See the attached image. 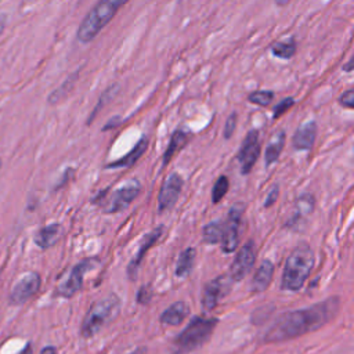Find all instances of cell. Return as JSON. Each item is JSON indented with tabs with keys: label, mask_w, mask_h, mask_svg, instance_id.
Here are the masks:
<instances>
[{
	"label": "cell",
	"mask_w": 354,
	"mask_h": 354,
	"mask_svg": "<svg viewBox=\"0 0 354 354\" xmlns=\"http://www.w3.org/2000/svg\"><path fill=\"white\" fill-rule=\"evenodd\" d=\"M318 126L314 120H308L299 126L292 137V145L297 151H308L313 148L317 138Z\"/></svg>",
	"instance_id": "9a60e30c"
},
{
	"label": "cell",
	"mask_w": 354,
	"mask_h": 354,
	"mask_svg": "<svg viewBox=\"0 0 354 354\" xmlns=\"http://www.w3.org/2000/svg\"><path fill=\"white\" fill-rule=\"evenodd\" d=\"M285 140H286V134L283 130H278L270 137V140L266 145V152H264L266 166H271L278 160V158L285 147Z\"/></svg>",
	"instance_id": "44dd1931"
},
{
	"label": "cell",
	"mask_w": 354,
	"mask_h": 354,
	"mask_svg": "<svg viewBox=\"0 0 354 354\" xmlns=\"http://www.w3.org/2000/svg\"><path fill=\"white\" fill-rule=\"evenodd\" d=\"M274 263L268 259L263 260V263L259 266V268L256 270L253 278H252V282H250V292L252 293H261L264 292L271 281H272V277H274Z\"/></svg>",
	"instance_id": "ac0fdd59"
},
{
	"label": "cell",
	"mask_w": 354,
	"mask_h": 354,
	"mask_svg": "<svg viewBox=\"0 0 354 354\" xmlns=\"http://www.w3.org/2000/svg\"><path fill=\"white\" fill-rule=\"evenodd\" d=\"M339 104L343 108L353 109L354 108V90L348 88V90L343 91V94H340V97H339Z\"/></svg>",
	"instance_id": "4dcf8cb0"
},
{
	"label": "cell",
	"mask_w": 354,
	"mask_h": 354,
	"mask_svg": "<svg viewBox=\"0 0 354 354\" xmlns=\"http://www.w3.org/2000/svg\"><path fill=\"white\" fill-rule=\"evenodd\" d=\"M235 127H236V113L232 112L228 118H227V122H225V126H224V138L228 140L232 137L234 131H235Z\"/></svg>",
	"instance_id": "1f68e13d"
},
{
	"label": "cell",
	"mask_w": 354,
	"mask_h": 354,
	"mask_svg": "<svg viewBox=\"0 0 354 354\" xmlns=\"http://www.w3.org/2000/svg\"><path fill=\"white\" fill-rule=\"evenodd\" d=\"M40 285H41V277L39 272L29 271L21 275L10 290V295H8L10 306L25 304L39 292Z\"/></svg>",
	"instance_id": "9c48e42d"
},
{
	"label": "cell",
	"mask_w": 354,
	"mask_h": 354,
	"mask_svg": "<svg viewBox=\"0 0 354 354\" xmlns=\"http://www.w3.org/2000/svg\"><path fill=\"white\" fill-rule=\"evenodd\" d=\"M40 354H57V348L54 346H46L41 348Z\"/></svg>",
	"instance_id": "8d00e7d4"
},
{
	"label": "cell",
	"mask_w": 354,
	"mask_h": 354,
	"mask_svg": "<svg viewBox=\"0 0 354 354\" xmlns=\"http://www.w3.org/2000/svg\"><path fill=\"white\" fill-rule=\"evenodd\" d=\"M295 105V100L293 97H288L281 100L275 106H274V113H272V119H278L281 118L288 109H290Z\"/></svg>",
	"instance_id": "f546056e"
},
{
	"label": "cell",
	"mask_w": 354,
	"mask_h": 354,
	"mask_svg": "<svg viewBox=\"0 0 354 354\" xmlns=\"http://www.w3.org/2000/svg\"><path fill=\"white\" fill-rule=\"evenodd\" d=\"M340 300L337 296L314 303L310 307L283 313L264 333V343H281L300 337L326 325L339 311Z\"/></svg>",
	"instance_id": "6da1fadb"
},
{
	"label": "cell",
	"mask_w": 354,
	"mask_h": 354,
	"mask_svg": "<svg viewBox=\"0 0 354 354\" xmlns=\"http://www.w3.org/2000/svg\"><path fill=\"white\" fill-rule=\"evenodd\" d=\"M118 91H119V84H116V83L112 84V86H109L106 90L102 91V94H101L100 98H98V102L95 104V106H94L91 115H90L88 119H87V124H91V123H93V120H94V118L97 116V113H98L109 101H112V98L118 94Z\"/></svg>",
	"instance_id": "4316f807"
},
{
	"label": "cell",
	"mask_w": 354,
	"mask_h": 354,
	"mask_svg": "<svg viewBox=\"0 0 354 354\" xmlns=\"http://www.w3.org/2000/svg\"><path fill=\"white\" fill-rule=\"evenodd\" d=\"M278 191H279L278 185H274V187L271 188V191L268 192V195H267V198H266V201H264V207H270V206L274 205V202H275L277 198H278Z\"/></svg>",
	"instance_id": "d6a6232c"
},
{
	"label": "cell",
	"mask_w": 354,
	"mask_h": 354,
	"mask_svg": "<svg viewBox=\"0 0 354 354\" xmlns=\"http://www.w3.org/2000/svg\"><path fill=\"white\" fill-rule=\"evenodd\" d=\"M18 354H32V344H30V343H26V344L24 346V348H22Z\"/></svg>",
	"instance_id": "74e56055"
},
{
	"label": "cell",
	"mask_w": 354,
	"mask_h": 354,
	"mask_svg": "<svg viewBox=\"0 0 354 354\" xmlns=\"http://www.w3.org/2000/svg\"><path fill=\"white\" fill-rule=\"evenodd\" d=\"M256 261V250L253 241H248L236 253L231 267H230V278L232 282L242 281L253 268Z\"/></svg>",
	"instance_id": "8fae6325"
},
{
	"label": "cell",
	"mask_w": 354,
	"mask_h": 354,
	"mask_svg": "<svg viewBox=\"0 0 354 354\" xmlns=\"http://www.w3.org/2000/svg\"><path fill=\"white\" fill-rule=\"evenodd\" d=\"M163 230L165 227L160 224L158 225L155 230H152L151 232H148L147 235H144L140 246H138V250L136 252V254L133 256V259L130 260L129 266H127V277L130 281H134L137 278V274H138V270H140V266L147 254V252L159 241V238L162 236L163 234Z\"/></svg>",
	"instance_id": "5bb4252c"
},
{
	"label": "cell",
	"mask_w": 354,
	"mask_h": 354,
	"mask_svg": "<svg viewBox=\"0 0 354 354\" xmlns=\"http://www.w3.org/2000/svg\"><path fill=\"white\" fill-rule=\"evenodd\" d=\"M147 148H148V138H147L145 136H142V137L136 142V145H134L124 156L116 159L115 162L108 163L105 167H106V169L130 167V166H133V165L144 155V152L147 151Z\"/></svg>",
	"instance_id": "d6986e66"
},
{
	"label": "cell",
	"mask_w": 354,
	"mask_h": 354,
	"mask_svg": "<svg viewBox=\"0 0 354 354\" xmlns=\"http://www.w3.org/2000/svg\"><path fill=\"white\" fill-rule=\"evenodd\" d=\"M77 76H79V71H76L75 73L69 75V76L62 82V84H61L58 88H55V90L48 95V104L55 105V104H58L59 101H62V100L72 91V88L75 87V83H76V80H77Z\"/></svg>",
	"instance_id": "cb8c5ba5"
},
{
	"label": "cell",
	"mask_w": 354,
	"mask_h": 354,
	"mask_svg": "<svg viewBox=\"0 0 354 354\" xmlns=\"http://www.w3.org/2000/svg\"><path fill=\"white\" fill-rule=\"evenodd\" d=\"M248 100H249V102L256 104L259 106H267L274 100V93L268 91V90H256L249 94Z\"/></svg>",
	"instance_id": "f1b7e54d"
},
{
	"label": "cell",
	"mask_w": 354,
	"mask_h": 354,
	"mask_svg": "<svg viewBox=\"0 0 354 354\" xmlns=\"http://www.w3.org/2000/svg\"><path fill=\"white\" fill-rule=\"evenodd\" d=\"M183 184H184V180L178 173H171L167 176V178L162 184V187L159 189V195H158L159 213L170 210L176 205L177 199L180 196V192L183 189Z\"/></svg>",
	"instance_id": "4fadbf2b"
},
{
	"label": "cell",
	"mask_w": 354,
	"mask_h": 354,
	"mask_svg": "<svg viewBox=\"0 0 354 354\" xmlns=\"http://www.w3.org/2000/svg\"><path fill=\"white\" fill-rule=\"evenodd\" d=\"M6 25H7V15L6 14H0V36L3 35V32L6 29Z\"/></svg>",
	"instance_id": "d590c367"
},
{
	"label": "cell",
	"mask_w": 354,
	"mask_h": 354,
	"mask_svg": "<svg viewBox=\"0 0 354 354\" xmlns=\"http://www.w3.org/2000/svg\"><path fill=\"white\" fill-rule=\"evenodd\" d=\"M230 188V181L227 176H220L216 183L213 184V189H212V202L213 203H218L225 194L228 192Z\"/></svg>",
	"instance_id": "83f0119b"
},
{
	"label": "cell",
	"mask_w": 354,
	"mask_h": 354,
	"mask_svg": "<svg viewBox=\"0 0 354 354\" xmlns=\"http://www.w3.org/2000/svg\"><path fill=\"white\" fill-rule=\"evenodd\" d=\"M141 184L137 178L129 180L116 189H113L106 199V202L102 205V212L108 214L119 213L129 207V205L140 195L141 192Z\"/></svg>",
	"instance_id": "8992f818"
},
{
	"label": "cell",
	"mask_w": 354,
	"mask_h": 354,
	"mask_svg": "<svg viewBox=\"0 0 354 354\" xmlns=\"http://www.w3.org/2000/svg\"><path fill=\"white\" fill-rule=\"evenodd\" d=\"M289 1H290V0H275V4H277V6H281V7H282V6H286V4L289 3Z\"/></svg>",
	"instance_id": "ab89813d"
},
{
	"label": "cell",
	"mask_w": 354,
	"mask_h": 354,
	"mask_svg": "<svg viewBox=\"0 0 354 354\" xmlns=\"http://www.w3.org/2000/svg\"><path fill=\"white\" fill-rule=\"evenodd\" d=\"M217 322V318L212 317H192L188 325L174 337V354H187L201 347L212 336Z\"/></svg>",
	"instance_id": "277c9868"
},
{
	"label": "cell",
	"mask_w": 354,
	"mask_h": 354,
	"mask_svg": "<svg viewBox=\"0 0 354 354\" xmlns=\"http://www.w3.org/2000/svg\"><path fill=\"white\" fill-rule=\"evenodd\" d=\"M271 53L274 57L281 58V59H289L296 54L297 44L293 39L285 40V41H277L271 46Z\"/></svg>",
	"instance_id": "484cf974"
},
{
	"label": "cell",
	"mask_w": 354,
	"mask_h": 354,
	"mask_svg": "<svg viewBox=\"0 0 354 354\" xmlns=\"http://www.w3.org/2000/svg\"><path fill=\"white\" fill-rule=\"evenodd\" d=\"M232 279L230 275H220L212 281H209L203 288L202 295V306L206 311L217 307L220 300L230 292Z\"/></svg>",
	"instance_id": "7c38bea8"
},
{
	"label": "cell",
	"mask_w": 354,
	"mask_h": 354,
	"mask_svg": "<svg viewBox=\"0 0 354 354\" xmlns=\"http://www.w3.org/2000/svg\"><path fill=\"white\" fill-rule=\"evenodd\" d=\"M343 69H344L346 72H351V71H353V59H351V58L348 59V62L344 65Z\"/></svg>",
	"instance_id": "f35d334b"
},
{
	"label": "cell",
	"mask_w": 354,
	"mask_h": 354,
	"mask_svg": "<svg viewBox=\"0 0 354 354\" xmlns=\"http://www.w3.org/2000/svg\"><path fill=\"white\" fill-rule=\"evenodd\" d=\"M223 228H224V224L221 220H213L207 223L202 230L203 242L207 245L220 243L223 238Z\"/></svg>",
	"instance_id": "d4e9b609"
},
{
	"label": "cell",
	"mask_w": 354,
	"mask_h": 354,
	"mask_svg": "<svg viewBox=\"0 0 354 354\" xmlns=\"http://www.w3.org/2000/svg\"><path fill=\"white\" fill-rule=\"evenodd\" d=\"M315 257L313 249L301 243L296 246L290 254L286 257L282 278H281V288L288 292H297L303 288L304 282L310 277L314 268Z\"/></svg>",
	"instance_id": "7a4b0ae2"
},
{
	"label": "cell",
	"mask_w": 354,
	"mask_h": 354,
	"mask_svg": "<svg viewBox=\"0 0 354 354\" xmlns=\"http://www.w3.org/2000/svg\"><path fill=\"white\" fill-rule=\"evenodd\" d=\"M119 120H120V118H119V116H115V118H112V119H111V120H108V123H106V124L102 127V130L105 131V130H108V129H113L115 126H118V124L120 123Z\"/></svg>",
	"instance_id": "e575fe53"
},
{
	"label": "cell",
	"mask_w": 354,
	"mask_h": 354,
	"mask_svg": "<svg viewBox=\"0 0 354 354\" xmlns=\"http://www.w3.org/2000/svg\"><path fill=\"white\" fill-rule=\"evenodd\" d=\"M245 212V205L241 202L234 203L227 214L225 221H223V238H221V250L224 253H232L239 242V227L242 223V216Z\"/></svg>",
	"instance_id": "52a82bcc"
},
{
	"label": "cell",
	"mask_w": 354,
	"mask_h": 354,
	"mask_svg": "<svg viewBox=\"0 0 354 354\" xmlns=\"http://www.w3.org/2000/svg\"><path fill=\"white\" fill-rule=\"evenodd\" d=\"M120 313V300L115 293H111L95 301L87 311L82 322V336L84 339L93 337L106 324L112 322Z\"/></svg>",
	"instance_id": "5b68a950"
},
{
	"label": "cell",
	"mask_w": 354,
	"mask_h": 354,
	"mask_svg": "<svg viewBox=\"0 0 354 354\" xmlns=\"http://www.w3.org/2000/svg\"><path fill=\"white\" fill-rule=\"evenodd\" d=\"M195 256H196V250L195 248H185L180 254H178V259H177V263H176V277L178 278H184L187 277L192 267H194V263H195Z\"/></svg>",
	"instance_id": "7402d4cb"
},
{
	"label": "cell",
	"mask_w": 354,
	"mask_h": 354,
	"mask_svg": "<svg viewBox=\"0 0 354 354\" xmlns=\"http://www.w3.org/2000/svg\"><path fill=\"white\" fill-rule=\"evenodd\" d=\"M314 205H315V201L311 194L300 195L295 202V209H293L290 218L286 223V227L288 228L297 227L304 218H307L313 213Z\"/></svg>",
	"instance_id": "e0dca14e"
},
{
	"label": "cell",
	"mask_w": 354,
	"mask_h": 354,
	"mask_svg": "<svg viewBox=\"0 0 354 354\" xmlns=\"http://www.w3.org/2000/svg\"><path fill=\"white\" fill-rule=\"evenodd\" d=\"M187 141H188V136H187V133L183 131V130H176V131L171 134L170 141H169V145H167V148H166V151H165V153H163V165H165V166L171 160V158H173L178 151H181V149L184 148V145L187 144Z\"/></svg>",
	"instance_id": "603a6c76"
},
{
	"label": "cell",
	"mask_w": 354,
	"mask_h": 354,
	"mask_svg": "<svg viewBox=\"0 0 354 354\" xmlns=\"http://www.w3.org/2000/svg\"><path fill=\"white\" fill-rule=\"evenodd\" d=\"M59 235H61V224L51 223V224H47V225L41 227L40 230H37L33 241H35L36 246L46 250L57 243V241L59 239Z\"/></svg>",
	"instance_id": "ffe728a7"
},
{
	"label": "cell",
	"mask_w": 354,
	"mask_h": 354,
	"mask_svg": "<svg viewBox=\"0 0 354 354\" xmlns=\"http://www.w3.org/2000/svg\"><path fill=\"white\" fill-rule=\"evenodd\" d=\"M148 297H149V293L147 292V288H144V286H142V288L140 289V292H138V297H137V299H138V301H140V303H142V304H144V303H147V301H148Z\"/></svg>",
	"instance_id": "836d02e7"
},
{
	"label": "cell",
	"mask_w": 354,
	"mask_h": 354,
	"mask_svg": "<svg viewBox=\"0 0 354 354\" xmlns=\"http://www.w3.org/2000/svg\"><path fill=\"white\" fill-rule=\"evenodd\" d=\"M0 169H1V159H0Z\"/></svg>",
	"instance_id": "60d3db41"
},
{
	"label": "cell",
	"mask_w": 354,
	"mask_h": 354,
	"mask_svg": "<svg viewBox=\"0 0 354 354\" xmlns=\"http://www.w3.org/2000/svg\"><path fill=\"white\" fill-rule=\"evenodd\" d=\"M97 263H98V259H94V257L80 260L77 264H75L72 267L68 277L57 286L55 293L65 299L75 296L82 289L84 274L87 271H90L91 268H94L97 266Z\"/></svg>",
	"instance_id": "ba28073f"
},
{
	"label": "cell",
	"mask_w": 354,
	"mask_h": 354,
	"mask_svg": "<svg viewBox=\"0 0 354 354\" xmlns=\"http://www.w3.org/2000/svg\"><path fill=\"white\" fill-rule=\"evenodd\" d=\"M127 1L129 0H98L80 22L76 32L77 40L83 44L93 41Z\"/></svg>",
	"instance_id": "3957f363"
},
{
	"label": "cell",
	"mask_w": 354,
	"mask_h": 354,
	"mask_svg": "<svg viewBox=\"0 0 354 354\" xmlns=\"http://www.w3.org/2000/svg\"><path fill=\"white\" fill-rule=\"evenodd\" d=\"M259 155H260L259 131L252 129L248 131L246 137L243 138L238 152V160H239L242 174H249L252 171L253 166L257 162Z\"/></svg>",
	"instance_id": "30bf717a"
},
{
	"label": "cell",
	"mask_w": 354,
	"mask_h": 354,
	"mask_svg": "<svg viewBox=\"0 0 354 354\" xmlns=\"http://www.w3.org/2000/svg\"><path fill=\"white\" fill-rule=\"evenodd\" d=\"M189 315V306L180 300V301H174L171 303L166 310L162 311L159 321L163 325L167 326H178L181 325Z\"/></svg>",
	"instance_id": "2e32d148"
},
{
	"label": "cell",
	"mask_w": 354,
	"mask_h": 354,
	"mask_svg": "<svg viewBox=\"0 0 354 354\" xmlns=\"http://www.w3.org/2000/svg\"><path fill=\"white\" fill-rule=\"evenodd\" d=\"M130 354H136V353H130Z\"/></svg>",
	"instance_id": "b9f144b4"
}]
</instances>
